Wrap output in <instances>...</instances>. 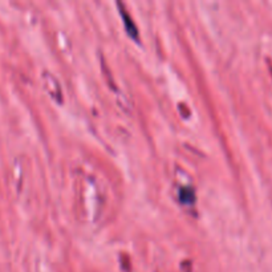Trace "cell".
<instances>
[{
	"label": "cell",
	"mask_w": 272,
	"mask_h": 272,
	"mask_svg": "<svg viewBox=\"0 0 272 272\" xmlns=\"http://www.w3.org/2000/svg\"><path fill=\"white\" fill-rule=\"evenodd\" d=\"M180 199L182 203H194L195 202V193L191 187H181Z\"/></svg>",
	"instance_id": "cell-3"
},
{
	"label": "cell",
	"mask_w": 272,
	"mask_h": 272,
	"mask_svg": "<svg viewBox=\"0 0 272 272\" xmlns=\"http://www.w3.org/2000/svg\"><path fill=\"white\" fill-rule=\"evenodd\" d=\"M118 7H120V14L122 16V20H124V25H125V29L128 31L132 37H138V28L137 25L133 23V20L130 18V15L126 12V9H124L122 4L118 3Z\"/></svg>",
	"instance_id": "cell-2"
},
{
	"label": "cell",
	"mask_w": 272,
	"mask_h": 272,
	"mask_svg": "<svg viewBox=\"0 0 272 272\" xmlns=\"http://www.w3.org/2000/svg\"><path fill=\"white\" fill-rule=\"evenodd\" d=\"M42 81L44 88L49 94H51L52 98H55L56 101L61 102L63 101V97H64V93H63V88H61L60 81L57 80L55 74L48 72V70H44L42 73Z\"/></svg>",
	"instance_id": "cell-1"
}]
</instances>
